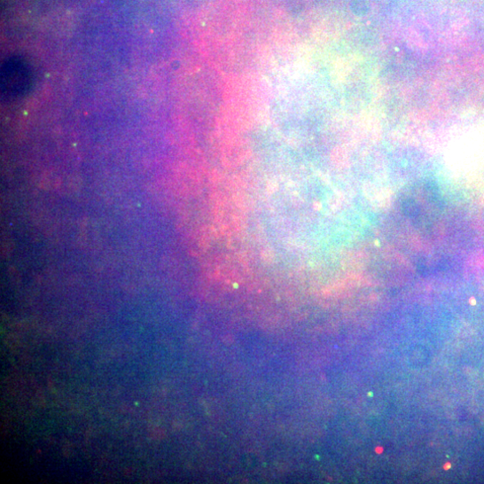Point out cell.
<instances>
[{"instance_id":"cell-1","label":"cell","mask_w":484,"mask_h":484,"mask_svg":"<svg viewBox=\"0 0 484 484\" xmlns=\"http://www.w3.org/2000/svg\"><path fill=\"white\" fill-rule=\"evenodd\" d=\"M33 85V70L22 58L6 59L2 68V92L4 98L17 99L27 94Z\"/></svg>"}]
</instances>
